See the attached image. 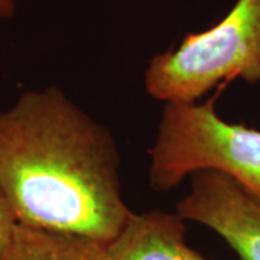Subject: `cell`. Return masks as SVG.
I'll return each instance as SVG.
<instances>
[{"label":"cell","mask_w":260,"mask_h":260,"mask_svg":"<svg viewBox=\"0 0 260 260\" xmlns=\"http://www.w3.org/2000/svg\"><path fill=\"white\" fill-rule=\"evenodd\" d=\"M0 192L19 225L106 246L133 215L116 139L58 87L0 112Z\"/></svg>","instance_id":"cell-1"},{"label":"cell","mask_w":260,"mask_h":260,"mask_svg":"<svg viewBox=\"0 0 260 260\" xmlns=\"http://www.w3.org/2000/svg\"><path fill=\"white\" fill-rule=\"evenodd\" d=\"M217 97L164 106L150 149V186L168 191L195 172L217 171L260 203V130L221 119Z\"/></svg>","instance_id":"cell-2"},{"label":"cell","mask_w":260,"mask_h":260,"mask_svg":"<svg viewBox=\"0 0 260 260\" xmlns=\"http://www.w3.org/2000/svg\"><path fill=\"white\" fill-rule=\"evenodd\" d=\"M237 78L260 84V0H237L214 26L153 56L145 71V90L165 104L197 103Z\"/></svg>","instance_id":"cell-3"},{"label":"cell","mask_w":260,"mask_h":260,"mask_svg":"<svg viewBox=\"0 0 260 260\" xmlns=\"http://www.w3.org/2000/svg\"><path fill=\"white\" fill-rule=\"evenodd\" d=\"M189 178L178 215L213 230L240 260H260V203L221 172L200 171Z\"/></svg>","instance_id":"cell-4"},{"label":"cell","mask_w":260,"mask_h":260,"mask_svg":"<svg viewBox=\"0 0 260 260\" xmlns=\"http://www.w3.org/2000/svg\"><path fill=\"white\" fill-rule=\"evenodd\" d=\"M109 260H208L186 242L185 220L153 210L130 217L107 244Z\"/></svg>","instance_id":"cell-5"},{"label":"cell","mask_w":260,"mask_h":260,"mask_svg":"<svg viewBox=\"0 0 260 260\" xmlns=\"http://www.w3.org/2000/svg\"><path fill=\"white\" fill-rule=\"evenodd\" d=\"M5 260H109L107 246L90 239L16 224Z\"/></svg>","instance_id":"cell-6"},{"label":"cell","mask_w":260,"mask_h":260,"mask_svg":"<svg viewBox=\"0 0 260 260\" xmlns=\"http://www.w3.org/2000/svg\"><path fill=\"white\" fill-rule=\"evenodd\" d=\"M15 227H16V223L13 220V215L0 192V260H5V256L12 242Z\"/></svg>","instance_id":"cell-7"},{"label":"cell","mask_w":260,"mask_h":260,"mask_svg":"<svg viewBox=\"0 0 260 260\" xmlns=\"http://www.w3.org/2000/svg\"><path fill=\"white\" fill-rule=\"evenodd\" d=\"M18 0H0V19H9L16 10Z\"/></svg>","instance_id":"cell-8"}]
</instances>
